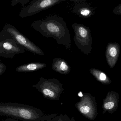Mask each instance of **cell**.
Here are the masks:
<instances>
[{
	"label": "cell",
	"mask_w": 121,
	"mask_h": 121,
	"mask_svg": "<svg viewBox=\"0 0 121 121\" xmlns=\"http://www.w3.org/2000/svg\"><path fill=\"white\" fill-rule=\"evenodd\" d=\"M31 26L43 37L53 38L57 44L63 45L67 49H70V33L66 22L61 17L49 16L43 20L34 21L31 23Z\"/></svg>",
	"instance_id": "cell-1"
},
{
	"label": "cell",
	"mask_w": 121,
	"mask_h": 121,
	"mask_svg": "<svg viewBox=\"0 0 121 121\" xmlns=\"http://www.w3.org/2000/svg\"><path fill=\"white\" fill-rule=\"evenodd\" d=\"M57 113L46 114L36 107L13 103H0V116L11 117L23 121H48Z\"/></svg>",
	"instance_id": "cell-2"
},
{
	"label": "cell",
	"mask_w": 121,
	"mask_h": 121,
	"mask_svg": "<svg viewBox=\"0 0 121 121\" xmlns=\"http://www.w3.org/2000/svg\"><path fill=\"white\" fill-rule=\"evenodd\" d=\"M32 87L36 89L48 99L58 101L64 91L63 85L57 79L40 78L39 81Z\"/></svg>",
	"instance_id": "cell-3"
},
{
	"label": "cell",
	"mask_w": 121,
	"mask_h": 121,
	"mask_svg": "<svg viewBox=\"0 0 121 121\" xmlns=\"http://www.w3.org/2000/svg\"><path fill=\"white\" fill-rule=\"evenodd\" d=\"M72 28L74 32V40L81 52L87 55L91 53L92 39L91 30L82 24L73 23Z\"/></svg>",
	"instance_id": "cell-4"
},
{
	"label": "cell",
	"mask_w": 121,
	"mask_h": 121,
	"mask_svg": "<svg viewBox=\"0 0 121 121\" xmlns=\"http://www.w3.org/2000/svg\"><path fill=\"white\" fill-rule=\"evenodd\" d=\"M1 31L13 38L25 49L36 54L40 55H44L41 48L21 33L13 26L9 24H6Z\"/></svg>",
	"instance_id": "cell-5"
},
{
	"label": "cell",
	"mask_w": 121,
	"mask_h": 121,
	"mask_svg": "<svg viewBox=\"0 0 121 121\" xmlns=\"http://www.w3.org/2000/svg\"><path fill=\"white\" fill-rule=\"evenodd\" d=\"M25 50L10 36L0 32V57L13 58L16 54L24 53Z\"/></svg>",
	"instance_id": "cell-6"
},
{
	"label": "cell",
	"mask_w": 121,
	"mask_h": 121,
	"mask_svg": "<svg viewBox=\"0 0 121 121\" xmlns=\"http://www.w3.org/2000/svg\"><path fill=\"white\" fill-rule=\"evenodd\" d=\"M75 107L83 116L91 121L95 120L98 114L96 99L89 93H84Z\"/></svg>",
	"instance_id": "cell-7"
},
{
	"label": "cell",
	"mask_w": 121,
	"mask_h": 121,
	"mask_svg": "<svg viewBox=\"0 0 121 121\" xmlns=\"http://www.w3.org/2000/svg\"><path fill=\"white\" fill-rule=\"evenodd\" d=\"M65 1L66 0H34L21 11L19 16L21 18H25L35 15Z\"/></svg>",
	"instance_id": "cell-8"
},
{
	"label": "cell",
	"mask_w": 121,
	"mask_h": 121,
	"mask_svg": "<svg viewBox=\"0 0 121 121\" xmlns=\"http://www.w3.org/2000/svg\"><path fill=\"white\" fill-rule=\"evenodd\" d=\"M119 102V96L118 93L114 91L108 92L103 100L102 106L103 114L107 112L113 114L116 112Z\"/></svg>",
	"instance_id": "cell-9"
},
{
	"label": "cell",
	"mask_w": 121,
	"mask_h": 121,
	"mask_svg": "<svg viewBox=\"0 0 121 121\" xmlns=\"http://www.w3.org/2000/svg\"><path fill=\"white\" fill-rule=\"evenodd\" d=\"M120 45L117 43L109 42L107 45L106 58L110 68H113L116 64L120 55Z\"/></svg>",
	"instance_id": "cell-10"
},
{
	"label": "cell",
	"mask_w": 121,
	"mask_h": 121,
	"mask_svg": "<svg viewBox=\"0 0 121 121\" xmlns=\"http://www.w3.org/2000/svg\"><path fill=\"white\" fill-rule=\"evenodd\" d=\"M52 67L54 71L61 74H67L71 71L69 65L65 60L58 58L53 60Z\"/></svg>",
	"instance_id": "cell-11"
},
{
	"label": "cell",
	"mask_w": 121,
	"mask_h": 121,
	"mask_svg": "<svg viewBox=\"0 0 121 121\" xmlns=\"http://www.w3.org/2000/svg\"><path fill=\"white\" fill-rule=\"evenodd\" d=\"M73 10L77 15L84 18H89L94 13L92 8L84 3L77 4L74 7Z\"/></svg>",
	"instance_id": "cell-12"
},
{
	"label": "cell",
	"mask_w": 121,
	"mask_h": 121,
	"mask_svg": "<svg viewBox=\"0 0 121 121\" xmlns=\"http://www.w3.org/2000/svg\"><path fill=\"white\" fill-rule=\"evenodd\" d=\"M47 66L45 63H37L22 65L18 66L16 69L17 72H35L44 68Z\"/></svg>",
	"instance_id": "cell-13"
},
{
	"label": "cell",
	"mask_w": 121,
	"mask_h": 121,
	"mask_svg": "<svg viewBox=\"0 0 121 121\" xmlns=\"http://www.w3.org/2000/svg\"><path fill=\"white\" fill-rule=\"evenodd\" d=\"M89 71L92 76L103 84L107 85L112 83L110 78L104 72L95 68H91Z\"/></svg>",
	"instance_id": "cell-14"
},
{
	"label": "cell",
	"mask_w": 121,
	"mask_h": 121,
	"mask_svg": "<svg viewBox=\"0 0 121 121\" xmlns=\"http://www.w3.org/2000/svg\"><path fill=\"white\" fill-rule=\"evenodd\" d=\"M48 121H76L73 117L70 118L66 114H60Z\"/></svg>",
	"instance_id": "cell-15"
},
{
	"label": "cell",
	"mask_w": 121,
	"mask_h": 121,
	"mask_svg": "<svg viewBox=\"0 0 121 121\" xmlns=\"http://www.w3.org/2000/svg\"><path fill=\"white\" fill-rule=\"evenodd\" d=\"M113 13L116 15H121V4L117 6L114 8Z\"/></svg>",
	"instance_id": "cell-16"
},
{
	"label": "cell",
	"mask_w": 121,
	"mask_h": 121,
	"mask_svg": "<svg viewBox=\"0 0 121 121\" xmlns=\"http://www.w3.org/2000/svg\"><path fill=\"white\" fill-rule=\"evenodd\" d=\"M6 69V65L0 62V76L5 72Z\"/></svg>",
	"instance_id": "cell-17"
},
{
	"label": "cell",
	"mask_w": 121,
	"mask_h": 121,
	"mask_svg": "<svg viewBox=\"0 0 121 121\" xmlns=\"http://www.w3.org/2000/svg\"><path fill=\"white\" fill-rule=\"evenodd\" d=\"M4 121H18L15 119L13 118H8L5 119Z\"/></svg>",
	"instance_id": "cell-18"
},
{
	"label": "cell",
	"mask_w": 121,
	"mask_h": 121,
	"mask_svg": "<svg viewBox=\"0 0 121 121\" xmlns=\"http://www.w3.org/2000/svg\"><path fill=\"white\" fill-rule=\"evenodd\" d=\"M86 1V0H70V1H73V2H84V1Z\"/></svg>",
	"instance_id": "cell-19"
}]
</instances>
